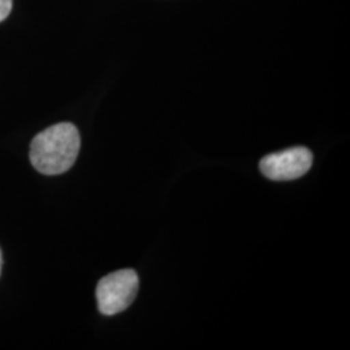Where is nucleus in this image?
<instances>
[{
	"label": "nucleus",
	"mask_w": 350,
	"mask_h": 350,
	"mask_svg": "<svg viewBox=\"0 0 350 350\" xmlns=\"http://www.w3.org/2000/svg\"><path fill=\"white\" fill-rule=\"evenodd\" d=\"M313 165V153L305 147H295L265 156L260 170L271 180H293L306 174Z\"/></svg>",
	"instance_id": "3"
},
{
	"label": "nucleus",
	"mask_w": 350,
	"mask_h": 350,
	"mask_svg": "<svg viewBox=\"0 0 350 350\" xmlns=\"http://www.w3.org/2000/svg\"><path fill=\"white\" fill-rule=\"evenodd\" d=\"M1 262H3V260H1V252H0V271H1Z\"/></svg>",
	"instance_id": "5"
},
{
	"label": "nucleus",
	"mask_w": 350,
	"mask_h": 350,
	"mask_svg": "<svg viewBox=\"0 0 350 350\" xmlns=\"http://www.w3.org/2000/svg\"><path fill=\"white\" fill-rule=\"evenodd\" d=\"M79 131L73 124L62 122L39 133L30 144V163L44 175L63 174L78 157Z\"/></svg>",
	"instance_id": "1"
},
{
	"label": "nucleus",
	"mask_w": 350,
	"mask_h": 350,
	"mask_svg": "<svg viewBox=\"0 0 350 350\" xmlns=\"http://www.w3.org/2000/svg\"><path fill=\"white\" fill-rule=\"evenodd\" d=\"M12 11V0H0V21L5 20Z\"/></svg>",
	"instance_id": "4"
},
{
	"label": "nucleus",
	"mask_w": 350,
	"mask_h": 350,
	"mask_svg": "<svg viewBox=\"0 0 350 350\" xmlns=\"http://www.w3.org/2000/svg\"><path fill=\"white\" fill-rule=\"evenodd\" d=\"M138 274L131 270H118L100 279L96 287L99 312L114 315L126 310L138 295Z\"/></svg>",
	"instance_id": "2"
}]
</instances>
